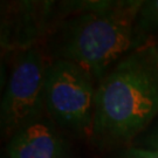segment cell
I'll use <instances>...</instances> for the list:
<instances>
[{
	"mask_svg": "<svg viewBox=\"0 0 158 158\" xmlns=\"http://www.w3.org/2000/svg\"><path fill=\"white\" fill-rule=\"evenodd\" d=\"M136 28L144 36L158 29V0H143L136 20Z\"/></svg>",
	"mask_w": 158,
	"mask_h": 158,
	"instance_id": "obj_7",
	"label": "cell"
},
{
	"mask_svg": "<svg viewBox=\"0 0 158 158\" xmlns=\"http://www.w3.org/2000/svg\"><path fill=\"white\" fill-rule=\"evenodd\" d=\"M63 143L53 128L35 121L12 136L7 145L8 158H60Z\"/></svg>",
	"mask_w": 158,
	"mask_h": 158,
	"instance_id": "obj_6",
	"label": "cell"
},
{
	"mask_svg": "<svg viewBox=\"0 0 158 158\" xmlns=\"http://www.w3.org/2000/svg\"><path fill=\"white\" fill-rule=\"evenodd\" d=\"M48 66L45 53L39 47L19 54L1 101V128L6 135L13 136L26 125L39 121L45 104Z\"/></svg>",
	"mask_w": 158,
	"mask_h": 158,
	"instance_id": "obj_4",
	"label": "cell"
},
{
	"mask_svg": "<svg viewBox=\"0 0 158 158\" xmlns=\"http://www.w3.org/2000/svg\"><path fill=\"white\" fill-rule=\"evenodd\" d=\"M123 158H158V151L150 149H131Z\"/></svg>",
	"mask_w": 158,
	"mask_h": 158,
	"instance_id": "obj_8",
	"label": "cell"
},
{
	"mask_svg": "<svg viewBox=\"0 0 158 158\" xmlns=\"http://www.w3.org/2000/svg\"><path fill=\"white\" fill-rule=\"evenodd\" d=\"M45 107L63 128L79 135L94 129L95 90L91 74L79 64L57 59L47 68Z\"/></svg>",
	"mask_w": 158,
	"mask_h": 158,
	"instance_id": "obj_3",
	"label": "cell"
},
{
	"mask_svg": "<svg viewBox=\"0 0 158 158\" xmlns=\"http://www.w3.org/2000/svg\"><path fill=\"white\" fill-rule=\"evenodd\" d=\"M157 46H158V45H157Z\"/></svg>",
	"mask_w": 158,
	"mask_h": 158,
	"instance_id": "obj_10",
	"label": "cell"
},
{
	"mask_svg": "<svg viewBox=\"0 0 158 158\" xmlns=\"http://www.w3.org/2000/svg\"><path fill=\"white\" fill-rule=\"evenodd\" d=\"M61 21L56 1H12L1 6V47L6 52L29 51L52 34Z\"/></svg>",
	"mask_w": 158,
	"mask_h": 158,
	"instance_id": "obj_5",
	"label": "cell"
},
{
	"mask_svg": "<svg viewBox=\"0 0 158 158\" xmlns=\"http://www.w3.org/2000/svg\"><path fill=\"white\" fill-rule=\"evenodd\" d=\"M143 0H85L59 2L61 21L52 32L53 54L79 64L96 77L149 42L136 28Z\"/></svg>",
	"mask_w": 158,
	"mask_h": 158,
	"instance_id": "obj_1",
	"label": "cell"
},
{
	"mask_svg": "<svg viewBox=\"0 0 158 158\" xmlns=\"http://www.w3.org/2000/svg\"><path fill=\"white\" fill-rule=\"evenodd\" d=\"M149 149L158 151V127L157 129L153 131V134L151 135L150 139H149Z\"/></svg>",
	"mask_w": 158,
	"mask_h": 158,
	"instance_id": "obj_9",
	"label": "cell"
},
{
	"mask_svg": "<svg viewBox=\"0 0 158 158\" xmlns=\"http://www.w3.org/2000/svg\"><path fill=\"white\" fill-rule=\"evenodd\" d=\"M158 115V46L136 48L121 59L95 90L94 131L128 141Z\"/></svg>",
	"mask_w": 158,
	"mask_h": 158,
	"instance_id": "obj_2",
	"label": "cell"
}]
</instances>
